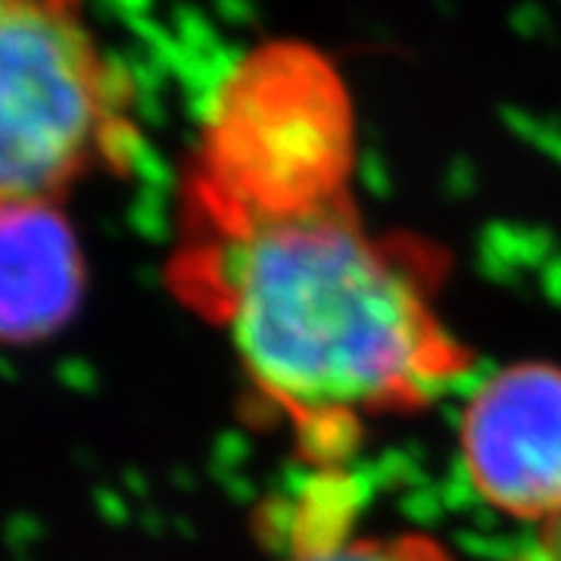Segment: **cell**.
Returning <instances> with one entry per match:
<instances>
[{"label": "cell", "instance_id": "1", "mask_svg": "<svg viewBox=\"0 0 561 561\" xmlns=\"http://www.w3.org/2000/svg\"><path fill=\"white\" fill-rule=\"evenodd\" d=\"M446 278L440 243L371 228L353 191L284 206L179 201L172 294L219 331L253 402L321 468L471 371L440 309Z\"/></svg>", "mask_w": 561, "mask_h": 561}, {"label": "cell", "instance_id": "2", "mask_svg": "<svg viewBox=\"0 0 561 561\" xmlns=\"http://www.w3.org/2000/svg\"><path fill=\"white\" fill-rule=\"evenodd\" d=\"M356 110L324 50L300 38L253 44L209 94L179 201L284 206L353 191Z\"/></svg>", "mask_w": 561, "mask_h": 561}, {"label": "cell", "instance_id": "3", "mask_svg": "<svg viewBox=\"0 0 561 561\" xmlns=\"http://www.w3.org/2000/svg\"><path fill=\"white\" fill-rule=\"evenodd\" d=\"M138 147L135 91L88 28L81 0L0 10V203L62 201Z\"/></svg>", "mask_w": 561, "mask_h": 561}, {"label": "cell", "instance_id": "4", "mask_svg": "<svg viewBox=\"0 0 561 561\" xmlns=\"http://www.w3.org/2000/svg\"><path fill=\"white\" fill-rule=\"evenodd\" d=\"M465 474L505 518H561V365L515 362L493 371L461 412Z\"/></svg>", "mask_w": 561, "mask_h": 561}, {"label": "cell", "instance_id": "5", "mask_svg": "<svg viewBox=\"0 0 561 561\" xmlns=\"http://www.w3.org/2000/svg\"><path fill=\"white\" fill-rule=\"evenodd\" d=\"M84 287L81 241L60 201L0 203V346L60 334Z\"/></svg>", "mask_w": 561, "mask_h": 561}, {"label": "cell", "instance_id": "6", "mask_svg": "<svg viewBox=\"0 0 561 561\" xmlns=\"http://www.w3.org/2000/svg\"><path fill=\"white\" fill-rule=\"evenodd\" d=\"M280 561H459L434 534H353L343 522L324 518L309 537L290 546Z\"/></svg>", "mask_w": 561, "mask_h": 561}, {"label": "cell", "instance_id": "7", "mask_svg": "<svg viewBox=\"0 0 561 561\" xmlns=\"http://www.w3.org/2000/svg\"><path fill=\"white\" fill-rule=\"evenodd\" d=\"M527 561H561V518L540 530V540L534 546Z\"/></svg>", "mask_w": 561, "mask_h": 561}, {"label": "cell", "instance_id": "8", "mask_svg": "<svg viewBox=\"0 0 561 561\" xmlns=\"http://www.w3.org/2000/svg\"><path fill=\"white\" fill-rule=\"evenodd\" d=\"M3 7H7V0H0V10H3Z\"/></svg>", "mask_w": 561, "mask_h": 561}]
</instances>
